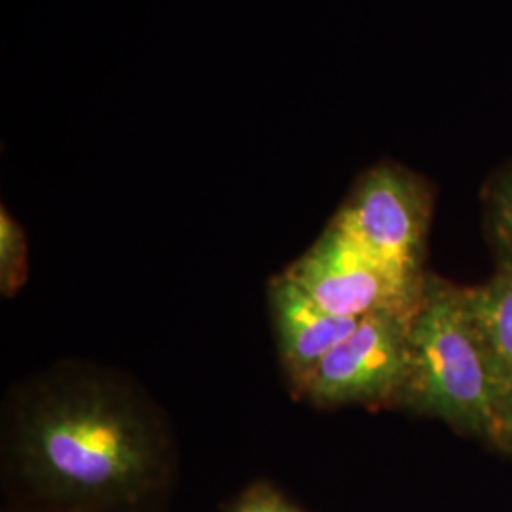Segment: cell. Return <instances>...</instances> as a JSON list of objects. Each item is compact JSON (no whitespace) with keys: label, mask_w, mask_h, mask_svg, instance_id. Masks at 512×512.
<instances>
[{"label":"cell","mask_w":512,"mask_h":512,"mask_svg":"<svg viewBox=\"0 0 512 512\" xmlns=\"http://www.w3.org/2000/svg\"><path fill=\"white\" fill-rule=\"evenodd\" d=\"M8 439L21 478L71 511L137 505L169 465L167 433L150 404L126 382L82 366L29 385Z\"/></svg>","instance_id":"6da1fadb"},{"label":"cell","mask_w":512,"mask_h":512,"mask_svg":"<svg viewBox=\"0 0 512 512\" xmlns=\"http://www.w3.org/2000/svg\"><path fill=\"white\" fill-rule=\"evenodd\" d=\"M397 406L492 439L497 421L492 378L463 287L427 274L410 319V370Z\"/></svg>","instance_id":"7a4b0ae2"},{"label":"cell","mask_w":512,"mask_h":512,"mask_svg":"<svg viewBox=\"0 0 512 512\" xmlns=\"http://www.w3.org/2000/svg\"><path fill=\"white\" fill-rule=\"evenodd\" d=\"M433 203L427 179L384 160L357 179L329 224L385 266L423 277Z\"/></svg>","instance_id":"3957f363"},{"label":"cell","mask_w":512,"mask_h":512,"mask_svg":"<svg viewBox=\"0 0 512 512\" xmlns=\"http://www.w3.org/2000/svg\"><path fill=\"white\" fill-rule=\"evenodd\" d=\"M283 274L321 308L349 319L376 313L412 315L427 277L385 266L330 224Z\"/></svg>","instance_id":"277c9868"},{"label":"cell","mask_w":512,"mask_h":512,"mask_svg":"<svg viewBox=\"0 0 512 512\" xmlns=\"http://www.w3.org/2000/svg\"><path fill=\"white\" fill-rule=\"evenodd\" d=\"M412 315L363 317L313 370L298 399L317 408L399 404L410 370Z\"/></svg>","instance_id":"5b68a950"},{"label":"cell","mask_w":512,"mask_h":512,"mask_svg":"<svg viewBox=\"0 0 512 512\" xmlns=\"http://www.w3.org/2000/svg\"><path fill=\"white\" fill-rule=\"evenodd\" d=\"M268 304L279 361L294 395L300 397L313 370L348 338L361 319L338 317L321 308L285 274L270 281Z\"/></svg>","instance_id":"8992f818"},{"label":"cell","mask_w":512,"mask_h":512,"mask_svg":"<svg viewBox=\"0 0 512 512\" xmlns=\"http://www.w3.org/2000/svg\"><path fill=\"white\" fill-rule=\"evenodd\" d=\"M465 306L492 378L497 416L512 397V268L497 264L495 274L476 287H463Z\"/></svg>","instance_id":"52a82bcc"},{"label":"cell","mask_w":512,"mask_h":512,"mask_svg":"<svg viewBox=\"0 0 512 512\" xmlns=\"http://www.w3.org/2000/svg\"><path fill=\"white\" fill-rule=\"evenodd\" d=\"M484 215L497 264L512 268V164L499 169L486 186Z\"/></svg>","instance_id":"ba28073f"},{"label":"cell","mask_w":512,"mask_h":512,"mask_svg":"<svg viewBox=\"0 0 512 512\" xmlns=\"http://www.w3.org/2000/svg\"><path fill=\"white\" fill-rule=\"evenodd\" d=\"M29 274V245L18 220L2 207L0 213V293L14 296Z\"/></svg>","instance_id":"9c48e42d"},{"label":"cell","mask_w":512,"mask_h":512,"mask_svg":"<svg viewBox=\"0 0 512 512\" xmlns=\"http://www.w3.org/2000/svg\"><path fill=\"white\" fill-rule=\"evenodd\" d=\"M226 512H302L270 484H256Z\"/></svg>","instance_id":"30bf717a"},{"label":"cell","mask_w":512,"mask_h":512,"mask_svg":"<svg viewBox=\"0 0 512 512\" xmlns=\"http://www.w3.org/2000/svg\"><path fill=\"white\" fill-rule=\"evenodd\" d=\"M490 440L494 442L495 446H499L507 452H512V397L499 410L494 433H492V439Z\"/></svg>","instance_id":"8fae6325"}]
</instances>
